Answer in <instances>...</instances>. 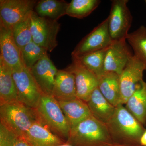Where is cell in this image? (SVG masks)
I'll list each match as a JSON object with an SVG mask.
<instances>
[{"label": "cell", "instance_id": "23", "mask_svg": "<svg viewBox=\"0 0 146 146\" xmlns=\"http://www.w3.org/2000/svg\"><path fill=\"white\" fill-rule=\"evenodd\" d=\"M126 40L133 49V55L146 68V27L141 26L135 31L129 33Z\"/></svg>", "mask_w": 146, "mask_h": 146}, {"label": "cell", "instance_id": "31", "mask_svg": "<svg viewBox=\"0 0 146 146\" xmlns=\"http://www.w3.org/2000/svg\"><path fill=\"white\" fill-rule=\"evenodd\" d=\"M110 146H142L141 145H122V144L114 143Z\"/></svg>", "mask_w": 146, "mask_h": 146}, {"label": "cell", "instance_id": "28", "mask_svg": "<svg viewBox=\"0 0 146 146\" xmlns=\"http://www.w3.org/2000/svg\"><path fill=\"white\" fill-rule=\"evenodd\" d=\"M23 138L0 121V146H13Z\"/></svg>", "mask_w": 146, "mask_h": 146}, {"label": "cell", "instance_id": "20", "mask_svg": "<svg viewBox=\"0 0 146 146\" xmlns=\"http://www.w3.org/2000/svg\"><path fill=\"white\" fill-rule=\"evenodd\" d=\"M18 100L13 72L0 58V105Z\"/></svg>", "mask_w": 146, "mask_h": 146}, {"label": "cell", "instance_id": "11", "mask_svg": "<svg viewBox=\"0 0 146 146\" xmlns=\"http://www.w3.org/2000/svg\"><path fill=\"white\" fill-rule=\"evenodd\" d=\"M65 70L74 76L77 98L87 102L92 92L98 86L96 76L74 58L72 63Z\"/></svg>", "mask_w": 146, "mask_h": 146}, {"label": "cell", "instance_id": "32", "mask_svg": "<svg viewBox=\"0 0 146 146\" xmlns=\"http://www.w3.org/2000/svg\"><path fill=\"white\" fill-rule=\"evenodd\" d=\"M57 146H73L70 145V144L67 143H65L62 144V145H59Z\"/></svg>", "mask_w": 146, "mask_h": 146}, {"label": "cell", "instance_id": "15", "mask_svg": "<svg viewBox=\"0 0 146 146\" xmlns=\"http://www.w3.org/2000/svg\"><path fill=\"white\" fill-rule=\"evenodd\" d=\"M52 96L58 101L77 98L75 80L72 73L65 69L58 70Z\"/></svg>", "mask_w": 146, "mask_h": 146}, {"label": "cell", "instance_id": "10", "mask_svg": "<svg viewBox=\"0 0 146 146\" xmlns=\"http://www.w3.org/2000/svg\"><path fill=\"white\" fill-rule=\"evenodd\" d=\"M146 68L143 63L134 55L129 58L125 68L119 76L121 99L120 104H125L140 82L143 80Z\"/></svg>", "mask_w": 146, "mask_h": 146}, {"label": "cell", "instance_id": "14", "mask_svg": "<svg viewBox=\"0 0 146 146\" xmlns=\"http://www.w3.org/2000/svg\"><path fill=\"white\" fill-rule=\"evenodd\" d=\"M131 55L126 40L112 42L106 54L104 72L115 73L120 75Z\"/></svg>", "mask_w": 146, "mask_h": 146}, {"label": "cell", "instance_id": "8", "mask_svg": "<svg viewBox=\"0 0 146 146\" xmlns=\"http://www.w3.org/2000/svg\"><path fill=\"white\" fill-rule=\"evenodd\" d=\"M13 76L17 88L18 100L32 109L36 108L43 93L30 70L24 67L21 70L13 72Z\"/></svg>", "mask_w": 146, "mask_h": 146}, {"label": "cell", "instance_id": "30", "mask_svg": "<svg viewBox=\"0 0 146 146\" xmlns=\"http://www.w3.org/2000/svg\"><path fill=\"white\" fill-rule=\"evenodd\" d=\"M140 144L141 146H146V129L141 136Z\"/></svg>", "mask_w": 146, "mask_h": 146}, {"label": "cell", "instance_id": "9", "mask_svg": "<svg viewBox=\"0 0 146 146\" xmlns=\"http://www.w3.org/2000/svg\"><path fill=\"white\" fill-rule=\"evenodd\" d=\"M37 2L35 0H1L0 24L12 29L33 11Z\"/></svg>", "mask_w": 146, "mask_h": 146}, {"label": "cell", "instance_id": "1", "mask_svg": "<svg viewBox=\"0 0 146 146\" xmlns=\"http://www.w3.org/2000/svg\"><path fill=\"white\" fill-rule=\"evenodd\" d=\"M106 125L114 143L141 145L140 139L146 129L123 105L116 107L114 115Z\"/></svg>", "mask_w": 146, "mask_h": 146}, {"label": "cell", "instance_id": "18", "mask_svg": "<svg viewBox=\"0 0 146 146\" xmlns=\"http://www.w3.org/2000/svg\"><path fill=\"white\" fill-rule=\"evenodd\" d=\"M86 103L92 116L106 124L112 118L116 110V107L104 98L98 87L92 92Z\"/></svg>", "mask_w": 146, "mask_h": 146}, {"label": "cell", "instance_id": "21", "mask_svg": "<svg viewBox=\"0 0 146 146\" xmlns=\"http://www.w3.org/2000/svg\"><path fill=\"white\" fill-rule=\"evenodd\" d=\"M127 109L143 125H146V82H140L125 104Z\"/></svg>", "mask_w": 146, "mask_h": 146}, {"label": "cell", "instance_id": "19", "mask_svg": "<svg viewBox=\"0 0 146 146\" xmlns=\"http://www.w3.org/2000/svg\"><path fill=\"white\" fill-rule=\"evenodd\" d=\"M119 76L116 73L106 72L98 78V88L104 98L112 105L121 104Z\"/></svg>", "mask_w": 146, "mask_h": 146}, {"label": "cell", "instance_id": "3", "mask_svg": "<svg viewBox=\"0 0 146 146\" xmlns=\"http://www.w3.org/2000/svg\"><path fill=\"white\" fill-rule=\"evenodd\" d=\"M33 109L37 121L55 135L67 141L71 127L58 101L52 95L43 94L38 105Z\"/></svg>", "mask_w": 146, "mask_h": 146}, {"label": "cell", "instance_id": "4", "mask_svg": "<svg viewBox=\"0 0 146 146\" xmlns=\"http://www.w3.org/2000/svg\"><path fill=\"white\" fill-rule=\"evenodd\" d=\"M36 121L34 109L19 101L0 105V121L22 138Z\"/></svg>", "mask_w": 146, "mask_h": 146}, {"label": "cell", "instance_id": "22", "mask_svg": "<svg viewBox=\"0 0 146 146\" xmlns=\"http://www.w3.org/2000/svg\"><path fill=\"white\" fill-rule=\"evenodd\" d=\"M69 5L63 0H41L36 3L35 12L40 17L57 21L66 15Z\"/></svg>", "mask_w": 146, "mask_h": 146}, {"label": "cell", "instance_id": "12", "mask_svg": "<svg viewBox=\"0 0 146 146\" xmlns=\"http://www.w3.org/2000/svg\"><path fill=\"white\" fill-rule=\"evenodd\" d=\"M0 58L12 72L22 70L24 66L21 52L14 41L12 29L0 24Z\"/></svg>", "mask_w": 146, "mask_h": 146}, {"label": "cell", "instance_id": "2", "mask_svg": "<svg viewBox=\"0 0 146 146\" xmlns=\"http://www.w3.org/2000/svg\"><path fill=\"white\" fill-rule=\"evenodd\" d=\"M66 143L73 146H110L114 144L106 124L92 115L71 129Z\"/></svg>", "mask_w": 146, "mask_h": 146}, {"label": "cell", "instance_id": "5", "mask_svg": "<svg viewBox=\"0 0 146 146\" xmlns=\"http://www.w3.org/2000/svg\"><path fill=\"white\" fill-rule=\"evenodd\" d=\"M32 41L51 52L57 46V35L60 25L57 21L43 18L32 11L30 17Z\"/></svg>", "mask_w": 146, "mask_h": 146}, {"label": "cell", "instance_id": "26", "mask_svg": "<svg viewBox=\"0 0 146 146\" xmlns=\"http://www.w3.org/2000/svg\"><path fill=\"white\" fill-rule=\"evenodd\" d=\"M47 50L31 42L21 51L22 62L25 68L30 70L42 58L48 55Z\"/></svg>", "mask_w": 146, "mask_h": 146}, {"label": "cell", "instance_id": "6", "mask_svg": "<svg viewBox=\"0 0 146 146\" xmlns=\"http://www.w3.org/2000/svg\"><path fill=\"white\" fill-rule=\"evenodd\" d=\"M128 0H113L108 18V30L112 42L127 40L133 17Z\"/></svg>", "mask_w": 146, "mask_h": 146}, {"label": "cell", "instance_id": "29", "mask_svg": "<svg viewBox=\"0 0 146 146\" xmlns=\"http://www.w3.org/2000/svg\"><path fill=\"white\" fill-rule=\"evenodd\" d=\"M13 146H33L25 138H23Z\"/></svg>", "mask_w": 146, "mask_h": 146}, {"label": "cell", "instance_id": "7", "mask_svg": "<svg viewBox=\"0 0 146 146\" xmlns=\"http://www.w3.org/2000/svg\"><path fill=\"white\" fill-rule=\"evenodd\" d=\"M112 44L107 17L78 44L72 53V57H79L90 53L107 48Z\"/></svg>", "mask_w": 146, "mask_h": 146}, {"label": "cell", "instance_id": "25", "mask_svg": "<svg viewBox=\"0 0 146 146\" xmlns=\"http://www.w3.org/2000/svg\"><path fill=\"white\" fill-rule=\"evenodd\" d=\"M100 0H72L69 3L66 15L81 19L89 16L99 5Z\"/></svg>", "mask_w": 146, "mask_h": 146}, {"label": "cell", "instance_id": "33", "mask_svg": "<svg viewBox=\"0 0 146 146\" xmlns=\"http://www.w3.org/2000/svg\"><path fill=\"white\" fill-rule=\"evenodd\" d=\"M145 3L146 5V0H145Z\"/></svg>", "mask_w": 146, "mask_h": 146}, {"label": "cell", "instance_id": "27", "mask_svg": "<svg viewBox=\"0 0 146 146\" xmlns=\"http://www.w3.org/2000/svg\"><path fill=\"white\" fill-rule=\"evenodd\" d=\"M31 13L11 29L13 39L21 52L25 46L32 42L30 26Z\"/></svg>", "mask_w": 146, "mask_h": 146}, {"label": "cell", "instance_id": "17", "mask_svg": "<svg viewBox=\"0 0 146 146\" xmlns=\"http://www.w3.org/2000/svg\"><path fill=\"white\" fill-rule=\"evenodd\" d=\"M58 102L71 129L92 115L87 103L78 98Z\"/></svg>", "mask_w": 146, "mask_h": 146}, {"label": "cell", "instance_id": "24", "mask_svg": "<svg viewBox=\"0 0 146 146\" xmlns=\"http://www.w3.org/2000/svg\"><path fill=\"white\" fill-rule=\"evenodd\" d=\"M108 48L90 53L80 57L72 58L77 59L84 67L94 73L98 78L104 73L105 57Z\"/></svg>", "mask_w": 146, "mask_h": 146}, {"label": "cell", "instance_id": "13", "mask_svg": "<svg viewBox=\"0 0 146 146\" xmlns=\"http://www.w3.org/2000/svg\"><path fill=\"white\" fill-rule=\"evenodd\" d=\"M30 70L42 93L52 95L58 70L48 55L40 59Z\"/></svg>", "mask_w": 146, "mask_h": 146}, {"label": "cell", "instance_id": "16", "mask_svg": "<svg viewBox=\"0 0 146 146\" xmlns=\"http://www.w3.org/2000/svg\"><path fill=\"white\" fill-rule=\"evenodd\" d=\"M25 138L33 146H57L66 143L37 121L29 128Z\"/></svg>", "mask_w": 146, "mask_h": 146}]
</instances>
